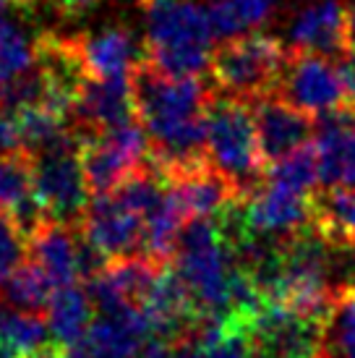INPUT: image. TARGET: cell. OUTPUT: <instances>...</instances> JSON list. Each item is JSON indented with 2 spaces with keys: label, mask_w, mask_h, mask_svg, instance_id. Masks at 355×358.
Listing matches in <instances>:
<instances>
[{
  "label": "cell",
  "mask_w": 355,
  "mask_h": 358,
  "mask_svg": "<svg viewBox=\"0 0 355 358\" xmlns=\"http://www.w3.org/2000/svg\"><path fill=\"white\" fill-rule=\"evenodd\" d=\"M147 19L144 58L170 76H201L212 60V21L196 0H138Z\"/></svg>",
  "instance_id": "obj_1"
},
{
  "label": "cell",
  "mask_w": 355,
  "mask_h": 358,
  "mask_svg": "<svg viewBox=\"0 0 355 358\" xmlns=\"http://www.w3.org/2000/svg\"><path fill=\"white\" fill-rule=\"evenodd\" d=\"M173 269L207 317L233 314L238 264L215 217H194L180 228Z\"/></svg>",
  "instance_id": "obj_2"
},
{
  "label": "cell",
  "mask_w": 355,
  "mask_h": 358,
  "mask_svg": "<svg viewBox=\"0 0 355 358\" xmlns=\"http://www.w3.org/2000/svg\"><path fill=\"white\" fill-rule=\"evenodd\" d=\"M209 162L246 199L266 180V162L259 150L256 120L251 102L215 94L207 113Z\"/></svg>",
  "instance_id": "obj_3"
},
{
  "label": "cell",
  "mask_w": 355,
  "mask_h": 358,
  "mask_svg": "<svg viewBox=\"0 0 355 358\" xmlns=\"http://www.w3.org/2000/svg\"><path fill=\"white\" fill-rule=\"evenodd\" d=\"M287 55L290 48L264 31L238 34L212 50L209 76L219 94L254 102L277 92Z\"/></svg>",
  "instance_id": "obj_4"
},
{
  "label": "cell",
  "mask_w": 355,
  "mask_h": 358,
  "mask_svg": "<svg viewBox=\"0 0 355 358\" xmlns=\"http://www.w3.org/2000/svg\"><path fill=\"white\" fill-rule=\"evenodd\" d=\"M31 183L34 196L50 220L79 228L92 201V191L84 176L76 134L31 157Z\"/></svg>",
  "instance_id": "obj_5"
},
{
  "label": "cell",
  "mask_w": 355,
  "mask_h": 358,
  "mask_svg": "<svg viewBox=\"0 0 355 358\" xmlns=\"http://www.w3.org/2000/svg\"><path fill=\"white\" fill-rule=\"evenodd\" d=\"M261 358H319L324 319L300 314L282 303L259 306L251 314H230Z\"/></svg>",
  "instance_id": "obj_6"
},
{
  "label": "cell",
  "mask_w": 355,
  "mask_h": 358,
  "mask_svg": "<svg viewBox=\"0 0 355 358\" xmlns=\"http://www.w3.org/2000/svg\"><path fill=\"white\" fill-rule=\"evenodd\" d=\"M79 155L92 196L113 194L123 180L152 159L149 157V136L138 120L102 131V134L81 136Z\"/></svg>",
  "instance_id": "obj_7"
},
{
  "label": "cell",
  "mask_w": 355,
  "mask_h": 358,
  "mask_svg": "<svg viewBox=\"0 0 355 358\" xmlns=\"http://www.w3.org/2000/svg\"><path fill=\"white\" fill-rule=\"evenodd\" d=\"M275 94H280L290 105L311 113L314 118L350 108L345 84L340 79L337 66H332L329 58L316 55V52L290 50Z\"/></svg>",
  "instance_id": "obj_8"
},
{
  "label": "cell",
  "mask_w": 355,
  "mask_h": 358,
  "mask_svg": "<svg viewBox=\"0 0 355 358\" xmlns=\"http://www.w3.org/2000/svg\"><path fill=\"white\" fill-rule=\"evenodd\" d=\"M243 228L272 241H287L314 222V196L264 180L251 196L238 201Z\"/></svg>",
  "instance_id": "obj_9"
},
{
  "label": "cell",
  "mask_w": 355,
  "mask_h": 358,
  "mask_svg": "<svg viewBox=\"0 0 355 358\" xmlns=\"http://www.w3.org/2000/svg\"><path fill=\"white\" fill-rule=\"evenodd\" d=\"M79 230L99 251V257H105L108 262L141 254L144 217L126 201H120L115 194L92 196Z\"/></svg>",
  "instance_id": "obj_10"
},
{
  "label": "cell",
  "mask_w": 355,
  "mask_h": 358,
  "mask_svg": "<svg viewBox=\"0 0 355 358\" xmlns=\"http://www.w3.org/2000/svg\"><path fill=\"white\" fill-rule=\"evenodd\" d=\"M71 129L76 136H92L136 120L131 76L84 79L79 97L71 108Z\"/></svg>",
  "instance_id": "obj_11"
},
{
  "label": "cell",
  "mask_w": 355,
  "mask_h": 358,
  "mask_svg": "<svg viewBox=\"0 0 355 358\" xmlns=\"http://www.w3.org/2000/svg\"><path fill=\"white\" fill-rule=\"evenodd\" d=\"M152 338V324L144 311L126 306L94 319L87 335L66 348V358H141Z\"/></svg>",
  "instance_id": "obj_12"
},
{
  "label": "cell",
  "mask_w": 355,
  "mask_h": 358,
  "mask_svg": "<svg viewBox=\"0 0 355 358\" xmlns=\"http://www.w3.org/2000/svg\"><path fill=\"white\" fill-rule=\"evenodd\" d=\"M254 120H256L259 150L266 168L277 159L293 155L306 147L316 131V118L306 110L290 105L280 94H266L251 102Z\"/></svg>",
  "instance_id": "obj_13"
},
{
  "label": "cell",
  "mask_w": 355,
  "mask_h": 358,
  "mask_svg": "<svg viewBox=\"0 0 355 358\" xmlns=\"http://www.w3.org/2000/svg\"><path fill=\"white\" fill-rule=\"evenodd\" d=\"M290 50L342 58L350 45V21L342 0H311L290 21Z\"/></svg>",
  "instance_id": "obj_14"
},
{
  "label": "cell",
  "mask_w": 355,
  "mask_h": 358,
  "mask_svg": "<svg viewBox=\"0 0 355 358\" xmlns=\"http://www.w3.org/2000/svg\"><path fill=\"white\" fill-rule=\"evenodd\" d=\"M71 45H73V52H76L87 79L131 76V71L147 55L144 45L126 27H108L99 31L73 34Z\"/></svg>",
  "instance_id": "obj_15"
},
{
  "label": "cell",
  "mask_w": 355,
  "mask_h": 358,
  "mask_svg": "<svg viewBox=\"0 0 355 358\" xmlns=\"http://www.w3.org/2000/svg\"><path fill=\"white\" fill-rule=\"evenodd\" d=\"M316 155H319V180L321 189L355 191V120L353 105L316 118Z\"/></svg>",
  "instance_id": "obj_16"
},
{
  "label": "cell",
  "mask_w": 355,
  "mask_h": 358,
  "mask_svg": "<svg viewBox=\"0 0 355 358\" xmlns=\"http://www.w3.org/2000/svg\"><path fill=\"white\" fill-rule=\"evenodd\" d=\"M29 259L52 280L55 288L76 285L81 278V233L45 217L29 236Z\"/></svg>",
  "instance_id": "obj_17"
},
{
  "label": "cell",
  "mask_w": 355,
  "mask_h": 358,
  "mask_svg": "<svg viewBox=\"0 0 355 358\" xmlns=\"http://www.w3.org/2000/svg\"><path fill=\"white\" fill-rule=\"evenodd\" d=\"M168 189L186 220L217 217L219 212L230 207L233 201L243 199L236 186L212 162L168 180Z\"/></svg>",
  "instance_id": "obj_18"
},
{
  "label": "cell",
  "mask_w": 355,
  "mask_h": 358,
  "mask_svg": "<svg viewBox=\"0 0 355 358\" xmlns=\"http://www.w3.org/2000/svg\"><path fill=\"white\" fill-rule=\"evenodd\" d=\"M0 212H6L16 220L27 236L48 217L37 196H34L31 157H27V155L0 157Z\"/></svg>",
  "instance_id": "obj_19"
},
{
  "label": "cell",
  "mask_w": 355,
  "mask_h": 358,
  "mask_svg": "<svg viewBox=\"0 0 355 358\" xmlns=\"http://www.w3.org/2000/svg\"><path fill=\"white\" fill-rule=\"evenodd\" d=\"M92 322H94V303L87 290L79 285H66L55 290L48 306V324L55 345H63V348L76 345L87 335Z\"/></svg>",
  "instance_id": "obj_20"
},
{
  "label": "cell",
  "mask_w": 355,
  "mask_h": 358,
  "mask_svg": "<svg viewBox=\"0 0 355 358\" xmlns=\"http://www.w3.org/2000/svg\"><path fill=\"white\" fill-rule=\"evenodd\" d=\"M314 225L337 249L355 251V191L319 189L314 194Z\"/></svg>",
  "instance_id": "obj_21"
},
{
  "label": "cell",
  "mask_w": 355,
  "mask_h": 358,
  "mask_svg": "<svg viewBox=\"0 0 355 358\" xmlns=\"http://www.w3.org/2000/svg\"><path fill=\"white\" fill-rule=\"evenodd\" d=\"M277 6L280 0H212L207 13L215 37L230 40L266 24L275 16Z\"/></svg>",
  "instance_id": "obj_22"
},
{
  "label": "cell",
  "mask_w": 355,
  "mask_h": 358,
  "mask_svg": "<svg viewBox=\"0 0 355 358\" xmlns=\"http://www.w3.org/2000/svg\"><path fill=\"white\" fill-rule=\"evenodd\" d=\"M319 358H355V288L337 285L326 308Z\"/></svg>",
  "instance_id": "obj_23"
},
{
  "label": "cell",
  "mask_w": 355,
  "mask_h": 358,
  "mask_svg": "<svg viewBox=\"0 0 355 358\" xmlns=\"http://www.w3.org/2000/svg\"><path fill=\"white\" fill-rule=\"evenodd\" d=\"M37 66V40L0 13V94Z\"/></svg>",
  "instance_id": "obj_24"
},
{
  "label": "cell",
  "mask_w": 355,
  "mask_h": 358,
  "mask_svg": "<svg viewBox=\"0 0 355 358\" xmlns=\"http://www.w3.org/2000/svg\"><path fill=\"white\" fill-rule=\"evenodd\" d=\"M55 290L58 288L52 285V280L31 259H27V262H21L19 267H16V272L8 278V282L3 285V296L16 308L42 311V308L50 306Z\"/></svg>",
  "instance_id": "obj_25"
},
{
  "label": "cell",
  "mask_w": 355,
  "mask_h": 358,
  "mask_svg": "<svg viewBox=\"0 0 355 358\" xmlns=\"http://www.w3.org/2000/svg\"><path fill=\"white\" fill-rule=\"evenodd\" d=\"M266 180L314 196L316 191H319L316 186H321V180H319V155H316V144L308 141L306 147L296 150L293 155H287V157L272 162V165L266 168Z\"/></svg>",
  "instance_id": "obj_26"
},
{
  "label": "cell",
  "mask_w": 355,
  "mask_h": 358,
  "mask_svg": "<svg viewBox=\"0 0 355 358\" xmlns=\"http://www.w3.org/2000/svg\"><path fill=\"white\" fill-rule=\"evenodd\" d=\"M0 338L21 356V353L48 345V340L52 335H50L48 317H42L40 311L0 308Z\"/></svg>",
  "instance_id": "obj_27"
},
{
  "label": "cell",
  "mask_w": 355,
  "mask_h": 358,
  "mask_svg": "<svg viewBox=\"0 0 355 358\" xmlns=\"http://www.w3.org/2000/svg\"><path fill=\"white\" fill-rule=\"evenodd\" d=\"M24 254H29L27 233L10 215L0 212V288L24 262Z\"/></svg>",
  "instance_id": "obj_28"
},
{
  "label": "cell",
  "mask_w": 355,
  "mask_h": 358,
  "mask_svg": "<svg viewBox=\"0 0 355 358\" xmlns=\"http://www.w3.org/2000/svg\"><path fill=\"white\" fill-rule=\"evenodd\" d=\"M52 10L63 19H81L89 10H94L102 0H48Z\"/></svg>",
  "instance_id": "obj_29"
},
{
  "label": "cell",
  "mask_w": 355,
  "mask_h": 358,
  "mask_svg": "<svg viewBox=\"0 0 355 358\" xmlns=\"http://www.w3.org/2000/svg\"><path fill=\"white\" fill-rule=\"evenodd\" d=\"M337 71H340V79H342V84H345L347 100H350V105H355V48L353 50H347L345 55L340 58Z\"/></svg>",
  "instance_id": "obj_30"
},
{
  "label": "cell",
  "mask_w": 355,
  "mask_h": 358,
  "mask_svg": "<svg viewBox=\"0 0 355 358\" xmlns=\"http://www.w3.org/2000/svg\"><path fill=\"white\" fill-rule=\"evenodd\" d=\"M19 358H66V353L60 350V345H42V348H37V350H29V353H21Z\"/></svg>",
  "instance_id": "obj_31"
},
{
  "label": "cell",
  "mask_w": 355,
  "mask_h": 358,
  "mask_svg": "<svg viewBox=\"0 0 355 358\" xmlns=\"http://www.w3.org/2000/svg\"><path fill=\"white\" fill-rule=\"evenodd\" d=\"M347 21H350V45L355 48V0L347 3Z\"/></svg>",
  "instance_id": "obj_32"
},
{
  "label": "cell",
  "mask_w": 355,
  "mask_h": 358,
  "mask_svg": "<svg viewBox=\"0 0 355 358\" xmlns=\"http://www.w3.org/2000/svg\"><path fill=\"white\" fill-rule=\"evenodd\" d=\"M0 358H19V353L10 348V345L3 338H0Z\"/></svg>",
  "instance_id": "obj_33"
},
{
  "label": "cell",
  "mask_w": 355,
  "mask_h": 358,
  "mask_svg": "<svg viewBox=\"0 0 355 358\" xmlns=\"http://www.w3.org/2000/svg\"><path fill=\"white\" fill-rule=\"evenodd\" d=\"M8 3H13V6H19V8H31V6H37L40 0H8Z\"/></svg>",
  "instance_id": "obj_34"
},
{
  "label": "cell",
  "mask_w": 355,
  "mask_h": 358,
  "mask_svg": "<svg viewBox=\"0 0 355 358\" xmlns=\"http://www.w3.org/2000/svg\"><path fill=\"white\" fill-rule=\"evenodd\" d=\"M353 120H355V105H353Z\"/></svg>",
  "instance_id": "obj_35"
},
{
  "label": "cell",
  "mask_w": 355,
  "mask_h": 358,
  "mask_svg": "<svg viewBox=\"0 0 355 358\" xmlns=\"http://www.w3.org/2000/svg\"><path fill=\"white\" fill-rule=\"evenodd\" d=\"M0 6H3V0H0Z\"/></svg>",
  "instance_id": "obj_36"
}]
</instances>
